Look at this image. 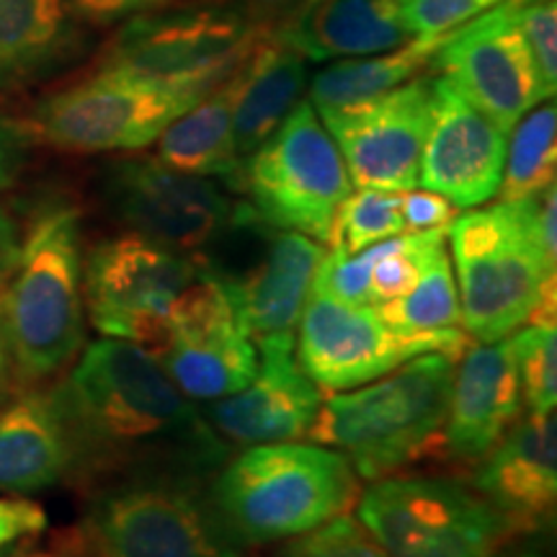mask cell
<instances>
[{"instance_id":"1","label":"cell","mask_w":557,"mask_h":557,"mask_svg":"<svg viewBox=\"0 0 557 557\" xmlns=\"http://www.w3.org/2000/svg\"><path fill=\"white\" fill-rule=\"evenodd\" d=\"M78 451V470L205 480L230 447L148 348L122 338L86 346L54 387Z\"/></svg>"},{"instance_id":"2","label":"cell","mask_w":557,"mask_h":557,"mask_svg":"<svg viewBox=\"0 0 557 557\" xmlns=\"http://www.w3.org/2000/svg\"><path fill=\"white\" fill-rule=\"evenodd\" d=\"M357 478L336 449L256 444L222 465L209 498L243 547L267 545L351 511L361 496Z\"/></svg>"},{"instance_id":"3","label":"cell","mask_w":557,"mask_h":557,"mask_svg":"<svg viewBox=\"0 0 557 557\" xmlns=\"http://www.w3.org/2000/svg\"><path fill=\"white\" fill-rule=\"evenodd\" d=\"M534 197L498 201L447 227L459 318L478 344L517 333L555 287V261L540 240Z\"/></svg>"},{"instance_id":"4","label":"cell","mask_w":557,"mask_h":557,"mask_svg":"<svg viewBox=\"0 0 557 557\" xmlns=\"http://www.w3.org/2000/svg\"><path fill=\"white\" fill-rule=\"evenodd\" d=\"M455 369L449 354H423L389 377L333 393L308 436L341 451L357 475L385 478L421 457L444 431Z\"/></svg>"},{"instance_id":"5","label":"cell","mask_w":557,"mask_h":557,"mask_svg":"<svg viewBox=\"0 0 557 557\" xmlns=\"http://www.w3.org/2000/svg\"><path fill=\"white\" fill-rule=\"evenodd\" d=\"M5 338L18 380L54 377L78 357L86 333L78 212L47 207L21 243L18 263L0 292Z\"/></svg>"},{"instance_id":"6","label":"cell","mask_w":557,"mask_h":557,"mask_svg":"<svg viewBox=\"0 0 557 557\" xmlns=\"http://www.w3.org/2000/svg\"><path fill=\"white\" fill-rule=\"evenodd\" d=\"M90 557H243L201 480H124L83 519Z\"/></svg>"},{"instance_id":"7","label":"cell","mask_w":557,"mask_h":557,"mask_svg":"<svg viewBox=\"0 0 557 557\" xmlns=\"http://www.w3.org/2000/svg\"><path fill=\"white\" fill-rule=\"evenodd\" d=\"M250 212L276 230L331 243L333 222L354 184L310 101H299L240 169Z\"/></svg>"},{"instance_id":"8","label":"cell","mask_w":557,"mask_h":557,"mask_svg":"<svg viewBox=\"0 0 557 557\" xmlns=\"http://www.w3.org/2000/svg\"><path fill=\"white\" fill-rule=\"evenodd\" d=\"M201 271L191 256L129 233L88 253L83 305L101 336L129 341L158 357L171 338L181 299Z\"/></svg>"},{"instance_id":"9","label":"cell","mask_w":557,"mask_h":557,"mask_svg":"<svg viewBox=\"0 0 557 557\" xmlns=\"http://www.w3.org/2000/svg\"><path fill=\"white\" fill-rule=\"evenodd\" d=\"M357 519L385 557H496L511 524L449 480L389 478L367 487Z\"/></svg>"},{"instance_id":"10","label":"cell","mask_w":557,"mask_h":557,"mask_svg":"<svg viewBox=\"0 0 557 557\" xmlns=\"http://www.w3.org/2000/svg\"><path fill=\"white\" fill-rule=\"evenodd\" d=\"M205 96L101 67L34 111V135L73 152L143 150Z\"/></svg>"},{"instance_id":"11","label":"cell","mask_w":557,"mask_h":557,"mask_svg":"<svg viewBox=\"0 0 557 557\" xmlns=\"http://www.w3.org/2000/svg\"><path fill=\"white\" fill-rule=\"evenodd\" d=\"M263 37L253 21L230 9H191L135 18L101 67L207 96L225 83Z\"/></svg>"},{"instance_id":"12","label":"cell","mask_w":557,"mask_h":557,"mask_svg":"<svg viewBox=\"0 0 557 557\" xmlns=\"http://www.w3.org/2000/svg\"><path fill=\"white\" fill-rule=\"evenodd\" d=\"M299 364L320 389L344 393L385 377L423 354L459 359L468 348L462 329L403 336L369 305H351L312 289L299 315Z\"/></svg>"},{"instance_id":"13","label":"cell","mask_w":557,"mask_h":557,"mask_svg":"<svg viewBox=\"0 0 557 557\" xmlns=\"http://www.w3.org/2000/svg\"><path fill=\"white\" fill-rule=\"evenodd\" d=\"M318 114L357 189H416L431 120V78L416 75L374 99Z\"/></svg>"},{"instance_id":"14","label":"cell","mask_w":557,"mask_h":557,"mask_svg":"<svg viewBox=\"0 0 557 557\" xmlns=\"http://www.w3.org/2000/svg\"><path fill=\"white\" fill-rule=\"evenodd\" d=\"M434 60L504 132H511L537 103L553 99L519 29L513 0L447 34Z\"/></svg>"},{"instance_id":"15","label":"cell","mask_w":557,"mask_h":557,"mask_svg":"<svg viewBox=\"0 0 557 557\" xmlns=\"http://www.w3.org/2000/svg\"><path fill=\"white\" fill-rule=\"evenodd\" d=\"M111 209L135 235L181 253L220 238L240 218L209 178L176 171L156 158L122 160L109 173Z\"/></svg>"},{"instance_id":"16","label":"cell","mask_w":557,"mask_h":557,"mask_svg":"<svg viewBox=\"0 0 557 557\" xmlns=\"http://www.w3.org/2000/svg\"><path fill=\"white\" fill-rule=\"evenodd\" d=\"M506 135L447 75L431 78V120L418 186L442 194L457 209L485 205L498 194L504 176Z\"/></svg>"},{"instance_id":"17","label":"cell","mask_w":557,"mask_h":557,"mask_svg":"<svg viewBox=\"0 0 557 557\" xmlns=\"http://www.w3.org/2000/svg\"><path fill=\"white\" fill-rule=\"evenodd\" d=\"M256 348L261 357L253 380L238 393L209 403L205 418L238 447L308 436L323 406V389L295 357V336L263 338Z\"/></svg>"},{"instance_id":"18","label":"cell","mask_w":557,"mask_h":557,"mask_svg":"<svg viewBox=\"0 0 557 557\" xmlns=\"http://www.w3.org/2000/svg\"><path fill=\"white\" fill-rule=\"evenodd\" d=\"M325 250L308 235L269 233L259 261L235 276H220L240 329L253 344L295 336Z\"/></svg>"},{"instance_id":"19","label":"cell","mask_w":557,"mask_h":557,"mask_svg":"<svg viewBox=\"0 0 557 557\" xmlns=\"http://www.w3.org/2000/svg\"><path fill=\"white\" fill-rule=\"evenodd\" d=\"M475 487L511 529L545 521L557 498L555 416L532 413L513 423L485 455Z\"/></svg>"},{"instance_id":"20","label":"cell","mask_w":557,"mask_h":557,"mask_svg":"<svg viewBox=\"0 0 557 557\" xmlns=\"http://www.w3.org/2000/svg\"><path fill=\"white\" fill-rule=\"evenodd\" d=\"M521 408L524 400L511 344L504 338L465 348L462 364L455 369L444 423L449 451L459 459L485 457L517 423Z\"/></svg>"},{"instance_id":"21","label":"cell","mask_w":557,"mask_h":557,"mask_svg":"<svg viewBox=\"0 0 557 557\" xmlns=\"http://www.w3.org/2000/svg\"><path fill=\"white\" fill-rule=\"evenodd\" d=\"M78 470V451L54 389L0 406V493H39Z\"/></svg>"},{"instance_id":"22","label":"cell","mask_w":557,"mask_h":557,"mask_svg":"<svg viewBox=\"0 0 557 557\" xmlns=\"http://www.w3.org/2000/svg\"><path fill=\"white\" fill-rule=\"evenodd\" d=\"M276 39L305 60H348L395 50L413 37L398 0H299Z\"/></svg>"},{"instance_id":"23","label":"cell","mask_w":557,"mask_h":557,"mask_svg":"<svg viewBox=\"0 0 557 557\" xmlns=\"http://www.w3.org/2000/svg\"><path fill=\"white\" fill-rule=\"evenodd\" d=\"M302 54L282 39H261L227 78L233 96V127L240 158L259 150L287 120L305 88Z\"/></svg>"},{"instance_id":"24","label":"cell","mask_w":557,"mask_h":557,"mask_svg":"<svg viewBox=\"0 0 557 557\" xmlns=\"http://www.w3.org/2000/svg\"><path fill=\"white\" fill-rule=\"evenodd\" d=\"M158 160L191 176L240 178L243 163L235 145L233 96L227 81L163 129L158 137Z\"/></svg>"},{"instance_id":"25","label":"cell","mask_w":557,"mask_h":557,"mask_svg":"<svg viewBox=\"0 0 557 557\" xmlns=\"http://www.w3.org/2000/svg\"><path fill=\"white\" fill-rule=\"evenodd\" d=\"M444 37H413L395 50L367 54V58L338 60L336 65L320 70L312 78V109H341L374 99L387 90L416 78L436 58Z\"/></svg>"},{"instance_id":"26","label":"cell","mask_w":557,"mask_h":557,"mask_svg":"<svg viewBox=\"0 0 557 557\" xmlns=\"http://www.w3.org/2000/svg\"><path fill=\"white\" fill-rule=\"evenodd\" d=\"M70 37L65 0H0V81L58 58Z\"/></svg>"},{"instance_id":"27","label":"cell","mask_w":557,"mask_h":557,"mask_svg":"<svg viewBox=\"0 0 557 557\" xmlns=\"http://www.w3.org/2000/svg\"><path fill=\"white\" fill-rule=\"evenodd\" d=\"M374 312L403 336H426V333L462 329L457 282L447 248H438L431 256L408 295L377 305Z\"/></svg>"},{"instance_id":"28","label":"cell","mask_w":557,"mask_h":557,"mask_svg":"<svg viewBox=\"0 0 557 557\" xmlns=\"http://www.w3.org/2000/svg\"><path fill=\"white\" fill-rule=\"evenodd\" d=\"M511 145H506L500 201L529 199L555 184L557 163V109L555 103H537L511 127Z\"/></svg>"},{"instance_id":"29","label":"cell","mask_w":557,"mask_h":557,"mask_svg":"<svg viewBox=\"0 0 557 557\" xmlns=\"http://www.w3.org/2000/svg\"><path fill=\"white\" fill-rule=\"evenodd\" d=\"M406 233L400 191L359 189L348 194L333 222L331 246L341 253H359L374 243Z\"/></svg>"},{"instance_id":"30","label":"cell","mask_w":557,"mask_h":557,"mask_svg":"<svg viewBox=\"0 0 557 557\" xmlns=\"http://www.w3.org/2000/svg\"><path fill=\"white\" fill-rule=\"evenodd\" d=\"M521 400L532 413H553L557 403V336L555 325L532 323L511 333Z\"/></svg>"},{"instance_id":"31","label":"cell","mask_w":557,"mask_h":557,"mask_svg":"<svg viewBox=\"0 0 557 557\" xmlns=\"http://www.w3.org/2000/svg\"><path fill=\"white\" fill-rule=\"evenodd\" d=\"M282 557H385V553L357 517L341 513L299 537H292L282 549Z\"/></svg>"},{"instance_id":"32","label":"cell","mask_w":557,"mask_h":557,"mask_svg":"<svg viewBox=\"0 0 557 557\" xmlns=\"http://www.w3.org/2000/svg\"><path fill=\"white\" fill-rule=\"evenodd\" d=\"M500 3L504 0H398V11L410 37H444Z\"/></svg>"},{"instance_id":"33","label":"cell","mask_w":557,"mask_h":557,"mask_svg":"<svg viewBox=\"0 0 557 557\" xmlns=\"http://www.w3.org/2000/svg\"><path fill=\"white\" fill-rule=\"evenodd\" d=\"M519 29L545 81L549 96L557 88V3L555 0H513Z\"/></svg>"},{"instance_id":"34","label":"cell","mask_w":557,"mask_h":557,"mask_svg":"<svg viewBox=\"0 0 557 557\" xmlns=\"http://www.w3.org/2000/svg\"><path fill=\"white\" fill-rule=\"evenodd\" d=\"M400 212L406 222V233H429V230H447L457 218V207L442 194L429 189L400 191Z\"/></svg>"},{"instance_id":"35","label":"cell","mask_w":557,"mask_h":557,"mask_svg":"<svg viewBox=\"0 0 557 557\" xmlns=\"http://www.w3.org/2000/svg\"><path fill=\"white\" fill-rule=\"evenodd\" d=\"M47 527V513L24 498L0 496V547L16 545L18 540L39 534Z\"/></svg>"},{"instance_id":"36","label":"cell","mask_w":557,"mask_h":557,"mask_svg":"<svg viewBox=\"0 0 557 557\" xmlns=\"http://www.w3.org/2000/svg\"><path fill=\"white\" fill-rule=\"evenodd\" d=\"M26 145H29V137L24 127L0 114V189H9L18 178L26 160Z\"/></svg>"},{"instance_id":"37","label":"cell","mask_w":557,"mask_h":557,"mask_svg":"<svg viewBox=\"0 0 557 557\" xmlns=\"http://www.w3.org/2000/svg\"><path fill=\"white\" fill-rule=\"evenodd\" d=\"M81 16L94 21H116L132 13H143L156 9L163 0H67Z\"/></svg>"},{"instance_id":"38","label":"cell","mask_w":557,"mask_h":557,"mask_svg":"<svg viewBox=\"0 0 557 557\" xmlns=\"http://www.w3.org/2000/svg\"><path fill=\"white\" fill-rule=\"evenodd\" d=\"M18 253H21V240H18L16 225H13V220L3 212V207H0V292L5 289L13 269H16Z\"/></svg>"},{"instance_id":"39","label":"cell","mask_w":557,"mask_h":557,"mask_svg":"<svg viewBox=\"0 0 557 557\" xmlns=\"http://www.w3.org/2000/svg\"><path fill=\"white\" fill-rule=\"evenodd\" d=\"M13 377H16V372H13L9 338H5L3 305H0V406H3V403L9 400V389H11V380H13Z\"/></svg>"},{"instance_id":"40","label":"cell","mask_w":557,"mask_h":557,"mask_svg":"<svg viewBox=\"0 0 557 557\" xmlns=\"http://www.w3.org/2000/svg\"><path fill=\"white\" fill-rule=\"evenodd\" d=\"M250 9L261 16H278V13H287L295 9L299 0H248Z\"/></svg>"},{"instance_id":"41","label":"cell","mask_w":557,"mask_h":557,"mask_svg":"<svg viewBox=\"0 0 557 557\" xmlns=\"http://www.w3.org/2000/svg\"><path fill=\"white\" fill-rule=\"evenodd\" d=\"M0 557H18V553L13 549V545H9V547H0Z\"/></svg>"},{"instance_id":"42","label":"cell","mask_w":557,"mask_h":557,"mask_svg":"<svg viewBox=\"0 0 557 557\" xmlns=\"http://www.w3.org/2000/svg\"><path fill=\"white\" fill-rule=\"evenodd\" d=\"M29 557H62V555H50V553H39V555H29Z\"/></svg>"}]
</instances>
